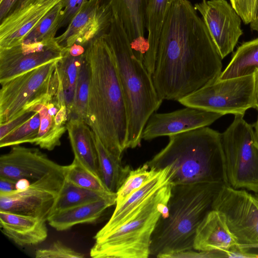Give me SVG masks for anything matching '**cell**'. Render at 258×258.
Here are the masks:
<instances>
[{"label":"cell","mask_w":258,"mask_h":258,"mask_svg":"<svg viewBox=\"0 0 258 258\" xmlns=\"http://www.w3.org/2000/svg\"><path fill=\"white\" fill-rule=\"evenodd\" d=\"M222 59L194 6L188 0H176L155 51L143 63L159 96L178 101L218 79Z\"/></svg>","instance_id":"cell-1"},{"label":"cell","mask_w":258,"mask_h":258,"mask_svg":"<svg viewBox=\"0 0 258 258\" xmlns=\"http://www.w3.org/2000/svg\"><path fill=\"white\" fill-rule=\"evenodd\" d=\"M85 54L90 67L87 123L109 152L121 158L126 149L127 115L114 58L105 34L88 43Z\"/></svg>","instance_id":"cell-2"},{"label":"cell","mask_w":258,"mask_h":258,"mask_svg":"<svg viewBox=\"0 0 258 258\" xmlns=\"http://www.w3.org/2000/svg\"><path fill=\"white\" fill-rule=\"evenodd\" d=\"M145 164L156 170L170 167L173 185L228 184L221 134L208 126L169 136L167 145Z\"/></svg>","instance_id":"cell-3"},{"label":"cell","mask_w":258,"mask_h":258,"mask_svg":"<svg viewBox=\"0 0 258 258\" xmlns=\"http://www.w3.org/2000/svg\"><path fill=\"white\" fill-rule=\"evenodd\" d=\"M219 182L172 185L167 207L151 238L150 256L167 258L194 249L197 229L221 187Z\"/></svg>","instance_id":"cell-4"},{"label":"cell","mask_w":258,"mask_h":258,"mask_svg":"<svg viewBox=\"0 0 258 258\" xmlns=\"http://www.w3.org/2000/svg\"><path fill=\"white\" fill-rule=\"evenodd\" d=\"M105 37L114 58L126 105L128 120L126 148H135L141 144L149 118L159 109L163 100L143 61L135 56L117 18L113 17Z\"/></svg>","instance_id":"cell-5"},{"label":"cell","mask_w":258,"mask_h":258,"mask_svg":"<svg viewBox=\"0 0 258 258\" xmlns=\"http://www.w3.org/2000/svg\"><path fill=\"white\" fill-rule=\"evenodd\" d=\"M172 184L164 185L147 199L124 223L95 240L90 249L93 258H147L152 236L164 212Z\"/></svg>","instance_id":"cell-6"},{"label":"cell","mask_w":258,"mask_h":258,"mask_svg":"<svg viewBox=\"0 0 258 258\" xmlns=\"http://www.w3.org/2000/svg\"><path fill=\"white\" fill-rule=\"evenodd\" d=\"M243 115H234L221 134L228 184L258 193V145L252 125Z\"/></svg>","instance_id":"cell-7"},{"label":"cell","mask_w":258,"mask_h":258,"mask_svg":"<svg viewBox=\"0 0 258 258\" xmlns=\"http://www.w3.org/2000/svg\"><path fill=\"white\" fill-rule=\"evenodd\" d=\"M59 60L50 61L1 84L0 123L30 108L60 85Z\"/></svg>","instance_id":"cell-8"},{"label":"cell","mask_w":258,"mask_h":258,"mask_svg":"<svg viewBox=\"0 0 258 258\" xmlns=\"http://www.w3.org/2000/svg\"><path fill=\"white\" fill-rule=\"evenodd\" d=\"M254 73L249 75L209 82L177 101L190 107L222 115H244L254 106Z\"/></svg>","instance_id":"cell-9"},{"label":"cell","mask_w":258,"mask_h":258,"mask_svg":"<svg viewBox=\"0 0 258 258\" xmlns=\"http://www.w3.org/2000/svg\"><path fill=\"white\" fill-rule=\"evenodd\" d=\"M213 209L224 214L240 247L250 253L258 249V198L255 195L224 184L214 201Z\"/></svg>","instance_id":"cell-10"},{"label":"cell","mask_w":258,"mask_h":258,"mask_svg":"<svg viewBox=\"0 0 258 258\" xmlns=\"http://www.w3.org/2000/svg\"><path fill=\"white\" fill-rule=\"evenodd\" d=\"M64 166L33 181L24 190L0 193V211L25 215L44 220L50 215L65 180Z\"/></svg>","instance_id":"cell-11"},{"label":"cell","mask_w":258,"mask_h":258,"mask_svg":"<svg viewBox=\"0 0 258 258\" xmlns=\"http://www.w3.org/2000/svg\"><path fill=\"white\" fill-rule=\"evenodd\" d=\"M202 16L222 57L232 52L243 32L241 19L226 0H202L194 6Z\"/></svg>","instance_id":"cell-12"},{"label":"cell","mask_w":258,"mask_h":258,"mask_svg":"<svg viewBox=\"0 0 258 258\" xmlns=\"http://www.w3.org/2000/svg\"><path fill=\"white\" fill-rule=\"evenodd\" d=\"M64 48L55 38L0 48V83L51 61L60 59Z\"/></svg>","instance_id":"cell-13"},{"label":"cell","mask_w":258,"mask_h":258,"mask_svg":"<svg viewBox=\"0 0 258 258\" xmlns=\"http://www.w3.org/2000/svg\"><path fill=\"white\" fill-rule=\"evenodd\" d=\"M113 19L110 7L99 0H88L73 17L66 31L55 37L63 48L75 44L87 46L97 37L106 33Z\"/></svg>","instance_id":"cell-14"},{"label":"cell","mask_w":258,"mask_h":258,"mask_svg":"<svg viewBox=\"0 0 258 258\" xmlns=\"http://www.w3.org/2000/svg\"><path fill=\"white\" fill-rule=\"evenodd\" d=\"M223 115L186 107L168 113H153L143 132L142 139L149 141L208 126Z\"/></svg>","instance_id":"cell-15"},{"label":"cell","mask_w":258,"mask_h":258,"mask_svg":"<svg viewBox=\"0 0 258 258\" xmlns=\"http://www.w3.org/2000/svg\"><path fill=\"white\" fill-rule=\"evenodd\" d=\"M62 167L38 149L20 145L0 157V176L15 181L23 178L33 181Z\"/></svg>","instance_id":"cell-16"},{"label":"cell","mask_w":258,"mask_h":258,"mask_svg":"<svg viewBox=\"0 0 258 258\" xmlns=\"http://www.w3.org/2000/svg\"><path fill=\"white\" fill-rule=\"evenodd\" d=\"M37 112L40 125L35 145L48 151L60 146V139L67 131L68 112L61 83L30 108Z\"/></svg>","instance_id":"cell-17"},{"label":"cell","mask_w":258,"mask_h":258,"mask_svg":"<svg viewBox=\"0 0 258 258\" xmlns=\"http://www.w3.org/2000/svg\"><path fill=\"white\" fill-rule=\"evenodd\" d=\"M99 1L110 7L113 17L117 18L123 27L135 56L143 61L148 46L145 36L147 0Z\"/></svg>","instance_id":"cell-18"},{"label":"cell","mask_w":258,"mask_h":258,"mask_svg":"<svg viewBox=\"0 0 258 258\" xmlns=\"http://www.w3.org/2000/svg\"><path fill=\"white\" fill-rule=\"evenodd\" d=\"M170 168L167 166L157 173L141 187L132 193L115 210L107 223L95 234V240L102 238L126 221L156 191L170 182Z\"/></svg>","instance_id":"cell-19"},{"label":"cell","mask_w":258,"mask_h":258,"mask_svg":"<svg viewBox=\"0 0 258 258\" xmlns=\"http://www.w3.org/2000/svg\"><path fill=\"white\" fill-rule=\"evenodd\" d=\"M46 220L30 216L0 211L2 232L16 244H39L48 236Z\"/></svg>","instance_id":"cell-20"},{"label":"cell","mask_w":258,"mask_h":258,"mask_svg":"<svg viewBox=\"0 0 258 258\" xmlns=\"http://www.w3.org/2000/svg\"><path fill=\"white\" fill-rule=\"evenodd\" d=\"M237 244L224 214L211 210L199 226L194 242L196 251L228 250Z\"/></svg>","instance_id":"cell-21"},{"label":"cell","mask_w":258,"mask_h":258,"mask_svg":"<svg viewBox=\"0 0 258 258\" xmlns=\"http://www.w3.org/2000/svg\"><path fill=\"white\" fill-rule=\"evenodd\" d=\"M116 198H104L78 205L51 214L47 219L50 226L65 231L80 224L97 221L110 207L115 205Z\"/></svg>","instance_id":"cell-22"},{"label":"cell","mask_w":258,"mask_h":258,"mask_svg":"<svg viewBox=\"0 0 258 258\" xmlns=\"http://www.w3.org/2000/svg\"><path fill=\"white\" fill-rule=\"evenodd\" d=\"M66 126L74 158L100 178L97 152L91 127L85 121L77 119L69 120Z\"/></svg>","instance_id":"cell-23"},{"label":"cell","mask_w":258,"mask_h":258,"mask_svg":"<svg viewBox=\"0 0 258 258\" xmlns=\"http://www.w3.org/2000/svg\"><path fill=\"white\" fill-rule=\"evenodd\" d=\"M62 0H19L1 21L6 27L30 31Z\"/></svg>","instance_id":"cell-24"},{"label":"cell","mask_w":258,"mask_h":258,"mask_svg":"<svg viewBox=\"0 0 258 258\" xmlns=\"http://www.w3.org/2000/svg\"><path fill=\"white\" fill-rule=\"evenodd\" d=\"M86 47L75 44L68 48H64L63 56L58 62V72L68 109V119L73 107L79 73Z\"/></svg>","instance_id":"cell-25"},{"label":"cell","mask_w":258,"mask_h":258,"mask_svg":"<svg viewBox=\"0 0 258 258\" xmlns=\"http://www.w3.org/2000/svg\"><path fill=\"white\" fill-rule=\"evenodd\" d=\"M94 138L100 178L109 190L116 193L127 177L131 170L130 167L123 166L121 158L109 152L94 133Z\"/></svg>","instance_id":"cell-26"},{"label":"cell","mask_w":258,"mask_h":258,"mask_svg":"<svg viewBox=\"0 0 258 258\" xmlns=\"http://www.w3.org/2000/svg\"><path fill=\"white\" fill-rule=\"evenodd\" d=\"M258 69V38L244 42L234 52L219 80L241 77L253 74Z\"/></svg>","instance_id":"cell-27"},{"label":"cell","mask_w":258,"mask_h":258,"mask_svg":"<svg viewBox=\"0 0 258 258\" xmlns=\"http://www.w3.org/2000/svg\"><path fill=\"white\" fill-rule=\"evenodd\" d=\"M175 1L147 0L145 22L148 46L143 61L150 57L155 51L167 13Z\"/></svg>","instance_id":"cell-28"},{"label":"cell","mask_w":258,"mask_h":258,"mask_svg":"<svg viewBox=\"0 0 258 258\" xmlns=\"http://www.w3.org/2000/svg\"><path fill=\"white\" fill-rule=\"evenodd\" d=\"M112 198H116V193L106 194L89 190L77 186L65 179L51 214L99 199Z\"/></svg>","instance_id":"cell-29"},{"label":"cell","mask_w":258,"mask_h":258,"mask_svg":"<svg viewBox=\"0 0 258 258\" xmlns=\"http://www.w3.org/2000/svg\"><path fill=\"white\" fill-rule=\"evenodd\" d=\"M89 92L90 67L84 54L79 73L73 107L68 120L77 119L87 123Z\"/></svg>","instance_id":"cell-30"},{"label":"cell","mask_w":258,"mask_h":258,"mask_svg":"<svg viewBox=\"0 0 258 258\" xmlns=\"http://www.w3.org/2000/svg\"><path fill=\"white\" fill-rule=\"evenodd\" d=\"M65 179L79 187L106 194L112 192L105 186L101 179L85 167L76 159L64 166Z\"/></svg>","instance_id":"cell-31"},{"label":"cell","mask_w":258,"mask_h":258,"mask_svg":"<svg viewBox=\"0 0 258 258\" xmlns=\"http://www.w3.org/2000/svg\"><path fill=\"white\" fill-rule=\"evenodd\" d=\"M62 9V0L40 21L27 34L22 42L31 43L55 38L56 31L58 29Z\"/></svg>","instance_id":"cell-32"},{"label":"cell","mask_w":258,"mask_h":258,"mask_svg":"<svg viewBox=\"0 0 258 258\" xmlns=\"http://www.w3.org/2000/svg\"><path fill=\"white\" fill-rule=\"evenodd\" d=\"M40 125L39 114L36 111L26 122L0 139V147L14 146L23 143L35 144Z\"/></svg>","instance_id":"cell-33"},{"label":"cell","mask_w":258,"mask_h":258,"mask_svg":"<svg viewBox=\"0 0 258 258\" xmlns=\"http://www.w3.org/2000/svg\"><path fill=\"white\" fill-rule=\"evenodd\" d=\"M158 170L150 169L145 163L136 169L131 170L127 177L116 192L115 206L121 204L132 193L153 177Z\"/></svg>","instance_id":"cell-34"},{"label":"cell","mask_w":258,"mask_h":258,"mask_svg":"<svg viewBox=\"0 0 258 258\" xmlns=\"http://www.w3.org/2000/svg\"><path fill=\"white\" fill-rule=\"evenodd\" d=\"M35 256L36 258H83L85 255L57 240L48 247L37 249Z\"/></svg>","instance_id":"cell-35"},{"label":"cell","mask_w":258,"mask_h":258,"mask_svg":"<svg viewBox=\"0 0 258 258\" xmlns=\"http://www.w3.org/2000/svg\"><path fill=\"white\" fill-rule=\"evenodd\" d=\"M88 0H62L63 9L58 29L69 24Z\"/></svg>","instance_id":"cell-36"},{"label":"cell","mask_w":258,"mask_h":258,"mask_svg":"<svg viewBox=\"0 0 258 258\" xmlns=\"http://www.w3.org/2000/svg\"><path fill=\"white\" fill-rule=\"evenodd\" d=\"M256 0H230L232 6L245 24L251 22Z\"/></svg>","instance_id":"cell-37"},{"label":"cell","mask_w":258,"mask_h":258,"mask_svg":"<svg viewBox=\"0 0 258 258\" xmlns=\"http://www.w3.org/2000/svg\"><path fill=\"white\" fill-rule=\"evenodd\" d=\"M36 111L28 109L13 119L4 123H0V139L22 125L31 118Z\"/></svg>","instance_id":"cell-38"},{"label":"cell","mask_w":258,"mask_h":258,"mask_svg":"<svg viewBox=\"0 0 258 258\" xmlns=\"http://www.w3.org/2000/svg\"><path fill=\"white\" fill-rule=\"evenodd\" d=\"M19 0H2L0 1V21L10 12Z\"/></svg>","instance_id":"cell-39"},{"label":"cell","mask_w":258,"mask_h":258,"mask_svg":"<svg viewBox=\"0 0 258 258\" xmlns=\"http://www.w3.org/2000/svg\"><path fill=\"white\" fill-rule=\"evenodd\" d=\"M16 181L0 176V193H7L13 191L16 188Z\"/></svg>","instance_id":"cell-40"},{"label":"cell","mask_w":258,"mask_h":258,"mask_svg":"<svg viewBox=\"0 0 258 258\" xmlns=\"http://www.w3.org/2000/svg\"><path fill=\"white\" fill-rule=\"evenodd\" d=\"M249 24L250 29L258 33V0H256L253 18Z\"/></svg>","instance_id":"cell-41"},{"label":"cell","mask_w":258,"mask_h":258,"mask_svg":"<svg viewBox=\"0 0 258 258\" xmlns=\"http://www.w3.org/2000/svg\"><path fill=\"white\" fill-rule=\"evenodd\" d=\"M30 180L27 179H20L16 181V188L19 191L27 189L30 185Z\"/></svg>","instance_id":"cell-42"},{"label":"cell","mask_w":258,"mask_h":258,"mask_svg":"<svg viewBox=\"0 0 258 258\" xmlns=\"http://www.w3.org/2000/svg\"><path fill=\"white\" fill-rule=\"evenodd\" d=\"M255 90H254V108L258 110V69L254 72Z\"/></svg>","instance_id":"cell-43"},{"label":"cell","mask_w":258,"mask_h":258,"mask_svg":"<svg viewBox=\"0 0 258 258\" xmlns=\"http://www.w3.org/2000/svg\"><path fill=\"white\" fill-rule=\"evenodd\" d=\"M254 129V136L256 142L258 145V116L255 123L252 125Z\"/></svg>","instance_id":"cell-44"},{"label":"cell","mask_w":258,"mask_h":258,"mask_svg":"<svg viewBox=\"0 0 258 258\" xmlns=\"http://www.w3.org/2000/svg\"><path fill=\"white\" fill-rule=\"evenodd\" d=\"M255 195L256 196V197L258 198V193L255 194Z\"/></svg>","instance_id":"cell-45"},{"label":"cell","mask_w":258,"mask_h":258,"mask_svg":"<svg viewBox=\"0 0 258 258\" xmlns=\"http://www.w3.org/2000/svg\"><path fill=\"white\" fill-rule=\"evenodd\" d=\"M2 1V0H0V1Z\"/></svg>","instance_id":"cell-46"}]
</instances>
